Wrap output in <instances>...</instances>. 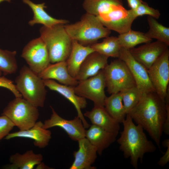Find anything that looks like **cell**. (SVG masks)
Listing matches in <instances>:
<instances>
[{"instance_id": "11", "label": "cell", "mask_w": 169, "mask_h": 169, "mask_svg": "<svg viewBox=\"0 0 169 169\" xmlns=\"http://www.w3.org/2000/svg\"><path fill=\"white\" fill-rule=\"evenodd\" d=\"M96 17L104 26L119 34L130 30L136 18L132 10H127L121 4L115 5L108 13Z\"/></svg>"}, {"instance_id": "10", "label": "cell", "mask_w": 169, "mask_h": 169, "mask_svg": "<svg viewBox=\"0 0 169 169\" xmlns=\"http://www.w3.org/2000/svg\"><path fill=\"white\" fill-rule=\"evenodd\" d=\"M21 56L28 67L38 74L51 63L46 46L40 37L29 42L24 47Z\"/></svg>"}, {"instance_id": "12", "label": "cell", "mask_w": 169, "mask_h": 169, "mask_svg": "<svg viewBox=\"0 0 169 169\" xmlns=\"http://www.w3.org/2000/svg\"><path fill=\"white\" fill-rule=\"evenodd\" d=\"M118 58L125 64L135 81L136 86L142 93L155 91L147 69L133 57L129 50L121 47Z\"/></svg>"}, {"instance_id": "4", "label": "cell", "mask_w": 169, "mask_h": 169, "mask_svg": "<svg viewBox=\"0 0 169 169\" xmlns=\"http://www.w3.org/2000/svg\"><path fill=\"white\" fill-rule=\"evenodd\" d=\"M64 25L58 24L50 27L43 26L39 29L40 37L46 46L52 64L66 61L71 51L72 40Z\"/></svg>"}, {"instance_id": "9", "label": "cell", "mask_w": 169, "mask_h": 169, "mask_svg": "<svg viewBox=\"0 0 169 169\" xmlns=\"http://www.w3.org/2000/svg\"><path fill=\"white\" fill-rule=\"evenodd\" d=\"M155 92L163 101L169 91V50L168 48L147 69Z\"/></svg>"}, {"instance_id": "32", "label": "cell", "mask_w": 169, "mask_h": 169, "mask_svg": "<svg viewBox=\"0 0 169 169\" xmlns=\"http://www.w3.org/2000/svg\"><path fill=\"white\" fill-rule=\"evenodd\" d=\"M132 10L136 18L139 16L146 15L156 19L159 18L161 15L158 10L150 7L146 3L143 1L136 9Z\"/></svg>"}, {"instance_id": "28", "label": "cell", "mask_w": 169, "mask_h": 169, "mask_svg": "<svg viewBox=\"0 0 169 169\" xmlns=\"http://www.w3.org/2000/svg\"><path fill=\"white\" fill-rule=\"evenodd\" d=\"M117 37L121 47L128 50L138 44L150 42L152 40L147 37L145 33L131 29L120 34Z\"/></svg>"}, {"instance_id": "14", "label": "cell", "mask_w": 169, "mask_h": 169, "mask_svg": "<svg viewBox=\"0 0 169 169\" xmlns=\"http://www.w3.org/2000/svg\"><path fill=\"white\" fill-rule=\"evenodd\" d=\"M164 43L157 40L129 49L133 57L148 69L168 49Z\"/></svg>"}, {"instance_id": "3", "label": "cell", "mask_w": 169, "mask_h": 169, "mask_svg": "<svg viewBox=\"0 0 169 169\" xmlns=\"http://www.w3.org/2000/svg\"><path fill=\"white\" fill-rule=\"evenodd\" d=\"M64 27L72 40L84 45L96 43L99 39L109 36L111 33L96 16L86 13L79 21L64 24Z\"/></svg>"}, {"instance_id": "38", "label": "cell", "mask_w": 169, "mask_h": 169, "mask_svg": "<svg viewBox=\"0 0 169 169\" xmlns=\"http://www.w3.org/2000/svg\"><path fill=\"white\" fill-rule=\"evenodd\" d=\"M162 146L164 147L167 148L169 146V139L167 138L164 140L162 143Z\"/></svg>"}, {"instance_id": "2", "label": "cell", "mask_w": 169, "mask_h": 169, "mask_svg": "<svg viewBox=\"0 0 169 169\" xmlns=\"http://www.w3.org/2000/svg\"><path fill=\"white\" fill-rule=\"evenodd\" d=\"M122 123L123 129L117 141L124 157L129 158L132 167L137 169L138 161L142 163L144 155L154 152L156 147L148 139L142 127L136 125L129 114Z\"/></svg>"}, {"instance_id": "6", "label": "cell", "mask_w": 169, "mask_h": 169, "mask_svg": "<svg viewBox=\"0 0 169 169\" xmlns=\"http://www.w3.org/2000/svg\"><path fill=\"white\" fill-rule=\"evenodd\" d=\"M2 115L7 117L19 130L23 131L35 124L39 113L38 108L22 97H17L8 103Z\"/></svg>"}, {"instance_id": "24", "label": "cell", "mask_w": 169, "mask_h": 169, "mask_svg": "<svg viewBox=\"0 0 169 169\" xmlns=\"http://www.w3.org/2000/svg\"><path fill=\"white\" fill-rule=\"evenodd\" d=\"M43 156L41 154H36L31 150L21 154L18 153L11 155L10 164L4 167L8 169H33L41 162Z\"/></svg>"}, {"instance_id": "15", "label": "cell", "mask_w": 169, "mask_h": 169, "mask_svg": "<svg viewBox=\"0 0 169 169\" xmlns=\"http://www.w3.org/2000/svg\"><path fill=\"white\" fill-rule=\"evenodd\" d=\"M43 81L46 87L59 93L72 104L76 109L77 116L81 119L84 128H89L90 125L85 119L81 111L82 109L86 107L87 102L86 99L77 95L74 91L73 86L62 84L52 79Z\"/></svg>"}, {"instance_id": "36", "label": "cell", "mask_w": 169, "mask_h": 169, "mask_svg": "<svg viewBox=\"0 0 169 169\" xmlns=\"http://www.w3.org/2000/svg\"><path fill=\"white\" fill-rule=\"evenodd\" d=\"M129 7L131 9L134 10L143 2L142 0H127Z\"/></svg>"}, {"instance_id": "5", "label": "cell", "mask_w": 169, "mask_h": 169, "mask_svg": "<svg viewBox=\"0 0 169 169\" xmlns=\"http://www.w3.org/2000/svg\"><path fill=\"white\" fill-rule=\"evenodd\" d=\"M15 83L24 99L37 108L44 107L47 91L43 80L38 74L24 65L16 78Z\"/></svg>"}, {"instance_id": "16", "label": "cell", "mask_w": 169, "mask_h": 169, "mask_svg": "<svg viewBox=\"0 0 169 169\" xmlns=\"http://www.w3.org/2000/svg\"><path fill=\"white\" fill-rule=\"evenodd\" d=\"M79 149L74 151V161L70 169H95L92 166L97 158V150L85 137L77 141Z\"/></svg>"}, {"instance_id": "7", "label": "cell", "mask_w": 169, "mask_h": 169, "mask_svg": "<svg viewBox=\"0 0 169 169\" xmlns=\"http://www.w3.org/2000/svg\"><path fill=\"white\" fill-rule=\"evenodd\" d=\"M103 70L107 91L110 95L136 86L127 66L119 58L108 64Z\"/></svg>"}, {"instance_id": "33", "label": "cell", "mask_w": 169, "mask_h": 169, "mask_svg": "<svg viewBox=\"0 0 169 169\" xmlns=\"http://www.w3.org/2000/svg\"><path fill=\"white\" fill-rule=\"evenodd\" d=\"M15 126L12 122L6 116H0V141L4 138Z\"/></svg>"}, {"instance_id": "39", "label": "cell", "mask_w": 169, "mask_h": 169, "mask_svg": "<svg viewBox=\"0 0 169 169\" xmlns=\"http://www.w3.org/2000/svg\"><path fill=\"white\" fill-rule=\"evenodd\" d=\"M11 0H0V3H2L3 2L6 1L8 2H10Z\"/></svg>"}, {"instance_id": "13", "label": "cell", "mask_w": 169, "mask_h": 169, "mask_svg": "<svg viewBox=\"0 0 169 169\" xmlns=\"http://www.w3.org/2000/svg\"><path fill=\"white\" fill-rule=\"evenodd\" d=\"M52 114L50 118L44 120L43 127L47 129L59 127L64 131L72 140L78 141L85 137V129L81 119L77 115L72 120L65 119L60 116L50 106Z\"/></svg>"}, {"instance_id": "25", "label": "cell", "mask_w": 169, "mask_h": 169, "mask_svg": "<svg viewBox=\"0 0 169 169\" xmlns=\"http://www.w3.org/2000/svg\"><path fill=\"white\" fill-rule=\"evenodd\" d=\"M104 107L109 114L120 123L125 119L126 114L120 92L106 96Z\"/></svg>"}, {"instance_id": "20", "label": "cell", "mask_w": 169, "mask_h": 169, "mask_svg": "<svg viewBox=\"0 0 169 169\" xmlns=\"http://www.w3.org/2000/svg\"><path fill=\"white\" fill-rule=\"evenodd\" d=\"M108 58L97 52L91 53L81 64L75 79L81 81L95 75L108 64Z\"/></svg>"}, {"instance_id": "26", "label": "cell", "mask_w": 169, "mask_h": 169, "mask_svg": "<svg viewBox=\"0 0 169 169\" xmlns=\"http://www.w3.org/2000/svg\"><path fill=\"white\" fill-rule=\"evenodd\" d=\"M119 4L123 5L122 0H84L82 5L86 13L97 16L108 13Z\"/></svg>"}, {"instance_id": "18", "label": "cell", "mask_w": 169, "mask_h": 169, "mask_svg": "<svg viewBox=\"0 0 169 169\" xmlns=\"http://www.w3.org/2000/svg\"><path fill=\"white\" fill-rule=\"evenodd\" d=\"M38 75L43 80H56L61 84L73 87L78 83L69 73L66 61L50 63Z\"/></svg>"}, {"instance_id": "27", "label": "cell", "mask_w": 169, "mask_h": 169, "mask_svg": "<svg viewBox=\"0 0 169 169\" xmlns=\"http://www.w3.org/2000/svg\"><path fill=\"white\" fill-rule=\"evenodd\" d=\"M94 51L97 52L108 58H118L121 47L118 37L115 36L105 38L102 42L95 43L90 46Z\"/></svg>"}, {"instance_id": "31", "label": "cell", "mask_w": 169, "mask_h": 169, "mask_svg": "<svg viewBox=\"0 0 169 169\" xmlns=\"http://www.w3.org/2000/svg\"><path fill=\"white\" fill-rule=\"evenodd\" d=\"M120 92L126 114L138 104L144 94L136 86L125 90Z\"/></svg>"}, {"instance_id": "35", "label": "cell", "mask_w": 169, "mask_h": 169, "mask_svg": "<svg viewBox=\"0 0 169 169\" xmlns=\"http://www.w3.org/2000/svg\"><path fill=\"white\" fill-rule=\"evenodd\" d=\"M166 148L164 154L160 158L157 162L158 165L162 167L165 166L169 161V146L167 147Z\"/></svg>"}, {"instance_id": "30", "label": "cell", "mask_w": 169, "mask_h": 169, "mask_svg": "<svg viewBox=\"0 0 169 169\" xmlns=\"http://www.w3.org/2000/svg\"><path fill=\"white\" fill-rule=\"evenodd\" d=\"M17 52L0 48V71L5 75L14 74L18 69Z\"/></svg>"}, {"instance_id": "23", "label": "cell", "mask_w": 169, "mask_h": 169, "mask_svg": "<svg viewBox=\"0 0 169 169\" xmlns=\"http://www.w3.org/2000/svg\"><path fill=\"white\" fill-rule=\"evenodd\" d=\"M22 1L24 3L29 6L33 13V18L28 22L31 26L40 24L44 26L50 27L57 24H65L69 23L67 20L56 19L49 15L45 10L46 6L44 3L35 4L30 0Z\"/></svg>"}, {"instance_id": "34", "label": "cell", "mask_w": 169, "mask_h": 169, "mask_svg": "<svg viewBox=\"0 0 169 169\" xmlns=\"http://www.w3.org/2000/svg\"><path fill=\"white\" fill-rule=\"evenodd\" d=\"M0 87L9 90L13 93L15 97H22L21 95L17 90L13 82L4 76H0Z\"/></svg>"}, {"instance_id": "40", "label": "cell", "mask_w": 169, "mask_h": 169, "mask_svg": "<svg viewBox=\"0 0 169 169\" xmlns=\"http://www.w3.org/2000/svg\"><path fill=\"white\" fill-rule=\"evenodd\" d=\"M2 74V72L0 71V76H1Z\"/></svg>"}, {"instance_id": "22", "label": "cell", "mask_w": 169, "mask_h": 169, "mask_svg": "<svg viewBox=\"0 0 169 169\" xmlns=\"http://www.w3.org/2000/svg\"><path fill=\"white\" fill-rule=\"evenodd\" d=\"M94 51L90 46H85L72 40L71 51L66 61L68 71L71 76L75 78L85 59Z\"/></svg>"}, {"instance_id": "21", "label": "cell", "mask_w": 169, "mask_h": 169, "mask_svg": "<svg viewBox=\"0 0 169 169\" xmlns=\"http://www.w3.org/2000/svg\"><path fill=\"white\" fill-rule=\"evenodd\" d=\"M118 134L108 131L98 126L92 125L86 131L85 137L102 155L103 151L116 140Z\"/></svg>"}, {"instance_id": "19", "label": "cell", "mask_w": 169, "mask_h": 169, "mask_svg": "<svg viewBox=\"0 0 169 169\" xmlns=\"http://www.w3.org/2000/svg\"><path fill=\"white\" fill-rule=\"evenodd\" d=\"M83 115L90 120L92 125L118 135L120 123L109 114L104 107L94 105L91 110L86 111Z\"/></svg>"}, {"instance_id": "37", "label": "cell", "mask_w": 169, "mask_h": 169, "mask_svg": "<svg viewBox=\"0 0 169 169\" xmlns=\"http://www.w3.org/2000/svg\"><path fill=\"white\" fill-rule=\"evenodd\" d=\"M36 166V169H52V168H51L46 165L44 163H43L42 161L37 164Z\"/></svg>"}, {"instance_id": "29", "label": "cell", "mask_w": 169, "mask_h": 169, "mask_svg": "<svg viewBox=\"0 0 169 169\" xmlns=\"http://www.w3.org/2000/svg\"><path fill=\"white\" fill-rule=\"evenodd\" d=\"M149 29L145 33L148 38H155L168 46L169 45V28L159 23L154 18L148 16L147 18Z\"/></svg>"}, {"instance_id": "1", "label": "cell", "mask_w": 169, "mask_h": 169, "mask_svg": "<svg viewBox=\"0 0 169 169\" xmlns=\"http://www.w3.org/2000/svg\"><path fill=\"white\" fill-rule=\"evenodd\" d=\"M169 110V102L162 100L155 91L144 93L128 114L141 126L160 149L163 128Z\"/></svg>"}, {"instance_id": "17", "label": "cell", "mask_w": 169, "mask_h": 169, "mask_svg": "<svg viewBox=\"0 0 169 169\" xmlns=\"http://www.w3.org/2000/svg\"><path fill=\"white\" fill-rule=\"evenodd\" d=\"M43 123L37 121L30 128L9 133L4 139L8 140L15 138H29L33 141L34 145L39 148H43L49 144L51 138V132L43 127Z\"/></svg>"}, {"instance_id": "8", "label": "cell", "mask_w": 169, "mask_h": 169, "mask_svg": "<svg viewBox=\"0 0 169 169\" xmlns=\"http://www.w3.org/2000/svg\"><path fill=\"white\" fill-rule=\"evenodd\" d=\"M105 87V79L102 69L94 76L78 81L74 89L78 96L92 101L94 105L104 107L106 97Z\"/></svg>"}]
</instances>
